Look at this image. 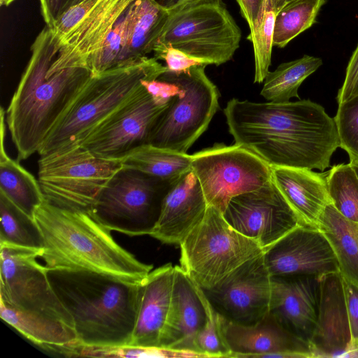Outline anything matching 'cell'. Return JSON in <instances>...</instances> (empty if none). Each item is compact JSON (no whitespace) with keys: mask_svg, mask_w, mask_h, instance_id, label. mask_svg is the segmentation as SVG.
Wrapping results in <instances>:
<instances>
[{"mask_svg":"<svg viewBox=\"0 0 358 358\" xmlns=\"http://www.w3.org/2000/svg\"><path fill=\"white\" fill-rule=\"evenodd\" d=\"M224 114L235 143L271 166L324 171L340 147L334 118L309 99L258 103L233 98Z\"/></svg>","mask_w":358,"mask_h":358,"instance_id":"obj_1","label":"cell"},{"mask_svg":"<svg viewBox=\"0 0 358 358\" xmlns=\"http://www.w3.org/2000/svg\"><path fill=\"white\" fill-rule=\"evenodd\" d=\"M34 218L43 238L39 258L48 270L92 271L134 282L152 270L120 246L92 210L63 208L45 199Z\"/></svg>","mask_w":358,"mask_h":358,"instance_id":"obj_2","label":"cell"},{"mask_svg":"<svg viewBox=\"0 0 358 358\" xmlns=\"http://www.w3.org/2000/svg\"><path fill=\"white\" fill-rule=\"evenodd\" d=\"M31 51L29 62L6 111L18 161L38 152L53 124L92 75L86 68L70 67L47 76L59 51L48 26L38 34Z\"/></svg>","mask_w":358,"mask_h":358,"instance_id":"obj_3","label":"cell"},{"mask_svg":"<svg viewBox=\"0 0 358 358\" xmlns=\"http://www.w3.org/2000/svg\"><path fill=\"white\" fill-rule=\"evenodd\" d=\"M47 275L73 317L78 345H130L140 282L87 270L49 269Z\"/></svg>","mask_w":358,"mask_h":358,"instance_id":"obj_4","label":"cell"},{"mask_svg":"<svg viewBox=\"0 0 358 358\" xmlns=\"http://www.w3.org/2000/svg\"><path fill=\"white\" fill-rule=\"evenodd\" d=\"M167 71L155 57H145L91 75L53 124L37 153L81 143L143 87L142 80L157 79Z\"/></svg>","mask_w":358,"mask_h":358,"instance_id":"obj_5","label":"cell"},{"mask_svg":"<svg viewBox=\"0 0 358 358\" xmlns=\"http://www.w3.org/2000/svg\"><path fill=\"white\" fill-rule=\"evenodd\" d=\"M39 156L38 180L45 199L70 209L93 210L102 192L124 169L121 157L97 156L81 143Z\"/></svg>","mask_w":358,"mask_h":358,"instance_id":"obj_6","label":"cell"},{"mask_svg":"<svg viewBox=\"0 0 358 358\" xmlns=\"http://www.w3.org/2000/svg\"><path fill=\"white\" fill-rule=\"evenodd\" d=\"M179 245V266L204 290L265 252L254 240L234 229L223 213L211 206Z\"/></svg>","mask_w":358,"mask_h":358,"instance_id":"obj_7","label":"cell"},{"mask_svg":"<svg viewBox=\"0 0 358 358\" xmlns=\"http://www.w3.org/2000/svg\"><path fill=\"white\" fill-rule=\"evenodd\" d=\"M206 66H195L159 78L176 83L180 92L170 101L156 121L148 143L187 153L206 131L219 107V92L205 72Z\"/></svg>","mask_w":358,"mask_h":358,"instance_id":"obj_8","label":"cell"},{"mask_svg":"<svg viewBox=\"0 0 358 358\" xmlns=\"http://www.w3.org/2000/svg\"><path fill=\"white\" fill-rule=\"evenodd\" d=\"M241 39V29L222 1H213L170 13L156 45L219 66L232 59Z\"/></svg>","mask_w":358,"mask_h":358,"instance_id":"obj_9","label":"cell"},{"mask_svg":"<svg viewBox=\"0 0 358 358\" xmlns=\"http://www.w3.org/2000/svg\"><path fill=\"white\" fill-rule=\"evenodd\" d=\"M176 179L162 180L123 169L102 192L92 210L111 231L130 236L150 235L164 198Z\"/></svg>","mask_w":358,"mask_h":358,"instance_id":"obj_10","label":"cell"},{"mask_svg":"<svg viewBox=\"0 0 358 358\" xmlns=\"http://www.w3.org/2000/svg\"><path fill=\"white\" fill-rule=\"evenodd\" d=\"M191 169L208 206L224 213L230 200L255 190L272 179L271 166L250 149L217 143L192 155Z\"/></svg>","mask_w":358,"mask_h":358,"instance_id":"obj_11","label":"cell"},{"mask_svg":"<svg viewBox=\"0 0 358 358\" xmlns=\"http://www.w3.org/2000/svg\"><path fill=\"white\" fill-rule=\"evenodd\" d=\"M42 251L0 243V301L75 329L73 317L50 283L47 268L37 261Z\"/></svg>","mask_w":358,"mask_h":358,"instance_id":"obj_12","label":"cell"},{"mask_svg":"<svg viewBox=\"0 0 358 358\" xmlns=\"http://www.w3.org/2000/svg\"><path fill=\"white\" fill-rule=\"evenodd\" d=\"M223 215L234 229L254 240L264 251L304 225L272 179L255 190L233 197Z\"/></svg>","mask_w":358,"mask_h":358,"instance_id":"obj_13","label":"cell"},{"mask_svg":"<svg viewBox=\"0 0 358 358\" xmlns=\"http://www.w3.org/2000/svg\"><path fill=\"white\" fill-rule=\"evenodd\" d=\"M272 282L262 254L203 291L214 308L227 320L252 325L270 312Z\"/></svg>","mask_w":358,"mask_h":358,"instance_id":"obj_14","label":"cell"},{"mask_svg":"<svg viewBox=\"0 0 358 358\" xmlns=\"http://www.w3.org/2000/svg\"><path fill=\"white\" fill-rule=\"evenodd\" d=\"M169 103L156 104L143 87L81 144L97 156L120 157L148 143L156 121Z\"/></svg>","mask_w":358,"mask_h":358,"instance_id":"obj_15","label":"cell"},{"mask_svg":"<svg viewBox=\"0 0 358 358\" xmlns=\"http://www.w3.org/2000/svg\"><path fill=\"white\" fill-rule=\"evenodd\" d=\"M264 257L272 277L308 275L320 278L340 272L326 236L319 229L306 225L289 231L266 250Z\"/></svg>","mask_w":358,"mask_h":358,"instance_id":"obj_16","label":"cell"},{"mask_svg":"<svg viewBox=\"0 0 358 358\" xmlns=\"http://www.w3.org/2000/svg\"><path fill=\"white\" fill-rule=\"evenodd\" d=\"M314 358H358L352 341L343 278L340 272L320 279L316 324L309 341Z\"/></svg>","mask_w":358,"mask_h":358,"instance_id":"obj_17","label":"cell"},{"mask_svg":"<svg viewBox=\"0 0 358 358\" xmlns=\"http://www.w3.org/2000/svg\"><path fill=\"white\" fill-rule=\"evenodd\" d=\"M222 329L231 357L314 358L309 341L287 329L270 312L252 325L222 315Z\"/></svg>","mask_w":358,"mask_h":358,"instance_id":"obj_18","label":"cell"},{"mask_svg":"<svg viewBox=\"0 0 358 358\" xmlns=\"http://www.w3.org/2000/svg\"><path fill=\"white\" fill-rule=\"evenodd\" d=\"M176 266L168 263L149 274L139 283L136 321L130 345L162 348L169 318Z\"/></svg>","mask_w":358,"mask_h":358,"instance_id":"obj_19","label":"cell"},{"mask_svg":"<svg viewBox=\"0 0 358 358\" xmlns=\"http://www.w3.org/2000/svg\"><path fill=\"white\" fill-rule=\"evenodd\" d=\"M207 207L199 181L191 169L171 185L149 236L163 243L179 245L202 220Z\"/></svg>","mask_w":358,"mask_h":358,"instance_id":"obj_20","label":"cell"},{"mask_svg":"<svg viewBox=\"0 0 358 358\" xmlns=\"http://www.w3.org/2000/svg\"><path fill=\"white\" fill-rule=\"evenodd\" d=\"M320 278L273 277L270 313L287 329L308 341L317 322Z\"/></svg>","mask_w":358,"mask_h":358,"instance_id":"obj_21","label":"cell"},{"mask_svg":"<svg viewBox=\"0 0 358 358\" xmlns=\"http://www.w3.org/2000/svg\"><path fill=\"white\" fill-rule=\"evenodd\" d=\"M206 319L200 287L176 265L171 309L162 348L199 353L196 350V338Z\"/></svg>","mask_w":358,"mask_h":358,"instance_id":"obj_22","label":"cell"},{"mask_svg":"<svg viewBox=\"0 0 358 358\" xmlns=\"http://www.w3.org/2000/svg\"><path fill=\"white\" fill-rule=\"evenodd\" d=\"M271 166L272 180L304 225L318 229L320 218L332 203L327 172L316 173L310 169Z\"/></svg>","mask_w":358,"mask_h":358,"instance_id":"obj_23","label":"cell"},{"mask_svg":"<svg viewBox=\"0 0 358 358\" xmlns=\"http://www.w3.org/2000/svg\"><path fill=\"white\" fill-rule=\"evenodd\" d=\"M130 11L119 66L153 52L170 15L157 0H136L130 6Z\"/></svg>","mask_w":358,"mask_h":358,"instance_id":"obj_24","label":"cell"},{"mask_svg":"<svg viewBox=\"0 0 358 358\" xmlns=\"http://www.w3.org/2000/svg\"><path fill=\"white\" fill-rule=\"evenodd\" d=\"M0 317L34 344L64 355L78 344L75 329L45 316L21 311L0 301Z\"/></svg>","mask_w":358,"mask_h":358,"instance_id":"obj_25","label":"cell"},{"mask_svg":"<svg viewBox=\"0 0 358 358\" xmlns=\"http://www.w3.org/2000/svg\"><path fill=\"white\" fill-rule=\"evenodd\" d=\"M318 229L330 243L342 276L358 287V222L343 217L330 203L320 218Z\"/></svg>","mask_w":358,"mask_h":358,"instance_id":"obj_26","label":"cell"},{"mask_svg":"<svg viewBox=\"0 0 358 358\" xmlns=\"http://www.w3.org/2000/svg\"><path fill=\"white\" fill-rule=\"evenodd\" d=\"M6 126H1L0 192L22 210L34 217L36 209L45 200L38 180L18 160L9 157L5 148Z\"/></svg>","mask_w":358,"mask_h":358,"instance_id":"obj_27","label":"cell"},{"mask_svg":"<svg viewBox=\"0 0 358 358\" xmlns=\"http://www.w3.org/2000/svg\"><path fill=\"white\" fill-rule=\"evenodd\" d=\"M120 157L124 169L162 180H175L191 169L192 155L150 143L139 145Z\"/></svg>","mask_w":358,"mask_h":358,"instance_id":"obj_28","label":"cell"},{"mask_svg":"<svg viewBox=\"0 0 358 358\" xmlns=\"http://www.w3.org/2000/svg\"><path fill=\"white\" fill-rule=\"evenodd\" d=\"M322 64L320 58L309 55L282 63L268 73L260 94L272 102H287L292 97L299 98L300 85Z\"/></svg>","mask_w":358,"mask_h":358,"instance_id":"obj_29","label":"cell"},{"mask_svg":"<svg viewBox=\"0 0 358 358\" xmlns=\"http://www.w3.org/2000/svg\"><path fill=\"white\" fill-rule=\"evenodd\" d=\"M0 243L43 249V238L34 218L0 192Z\"/></svg>","mask_w":358,"mask_h":358,"instance_id":"obj_30","label":"cell"},{"mask_svg":"<svg viewBox=\"0 0 358 358\" xmlns=\"http://www.w3.org/2000/svg\"><path fill=\"white\" fill-rule=\"evenodd\" d=\"M325 0H291L276 13L273 46L282 48L315 22Z\"/></svg>","mask_w":358,"mask_h":358,"instance_id":"obj_31","label":"cell"},{"mask_svg":"<svg viewBox=\"0 0 358 358\" xmlns=\"http://www.w3.org/2000/svg\"><path fill=\"white\" fill-rule=\"evenodd\" d=\"M326 178L332 205L343 217L358 222V178L351 164L334 166Z\"/></svg>","mask_w":358,"mask_h":358,"instance_id":"obj_32","label":"cell"},{"mask_svg":"<svg viewBox=\"0 0 358 358\" xmlns=\"http://www.w3.org/2000/svg\"><path fill=\"white\" fill-rule=\"evenodd\" d=\"M276 13L271 0H265L262 15L247 39L252 44L255 59L254 83H262L269 72L273 46Z\"/></svg>","mask_w":358,"mask_h":358,"instance_id":"obj_33","label":"cell"},{"mask_svg":"<svg viewBox=\"0 0 358 358\" xmlns=\"http://www.w3.org/2000/svg\"><path fill=\"white\" fill-rule=\"evenodd\" d=\"M200 294L206 308V322L196 338V350L206 357H231L222 329V315L214 308L203 289Z\"/></svg>","mask_w":358,"mask_h":358,"instance_id":"obj_34","label":"cell"},{"mask_svg":"<svg viewBox=\"0 0 358 358\" xmlns=\"http://www.w3.org/2000/svg\"><path fill=\"white\" fill-rule=\"evenodd\" d=\"M66 357H195L194 352L164 348H146L131 345L84 346L76 345Z\"/></svg>","mask_w":358,"mask_h":358,"instance_id":"obj_35","label":"cell"},{"mask_svg":"<svg viewBox=\"0 0 358 358\" xmlns=\"http://www.w3.org/2000/svg\"><path fill=\"white\" fill-rule=\"evenodd\" d=\"M130 6L118 19L98 50L90 59L87 68L92 75L119 66L130 17Z\"/></svg>","mask_w":358,"mask_h":358,"instance_id":"obj_36","label":"cell"},{"mask_svg":"<svg viewBox=\"0 0 358 358\" xmlns=\"http://www.w3.org/2000/svg\"><path fill=\"white\" fill-rule=\"evenodd\" d=\"M334 118L340 147L348 154L350 162H358V94L339 103Z\"/></svg>","mask_w":358,"mask_h":358,"instance_id":"obj_37","label":"cell"},{"mask_svg":"<svg viewBox=\"0 0 358 358\" xmlns=\"http://www.w3.org/2000/svg\"><path fill=\"white\" fill-rule=\"evenodd\" d=\"M154 57L164 60L168 71L180 73L195 66L211 64L208 61L191 56L171 45H156L153 50Z\"/></svg>","mask_w":358,"mask_h":358,"instance_id":"obj_38","label":"cell"},{"mask_svg":"<svg viewBox=\"0 0 358 358\" xmlns=\"http://www.w3.org/2000/svg\"><path fill=\"white\" fill-rule=\"evenodd\" d=\"M97 1L85 0L69 7L59 17L50 29L53 36L57 40L58 46L59 41L83 20Z\"/></svg>","mask_w":358,"mask_h":358,"instance_id":"obj_39","label":"cell"},{"mask_svg":"<svg viewBox=\"0 0 358 358\" xmlns=\"http://www.w3.org/2000/svg\"><path fill=\"white\" fill-rule=\"evenodd\" d=\"M142 85L155 103L159 106L168 104L180 90L176 83L160 78L142 80Z\"/></svg>","mask_w":358,"mask_h":358,"instance_id":"obj_40","label":"cell"},{"mask_svg":"<svg viewBox=\"0 0 358 358\" xmlns=\"http://www.w3.org/2000/svg\"><path fill=\"white\" fill-rule=\"evenodd\" d=\"M358 94V45L352 53L346 69L342 87L338 90L336 99L341 103Z\"/></svg>","mask_w":358,"mask_h":358,"instance_id":"obj_41","label":"cell"},{"mask_svg":"<svg viewBox=\"0 0 358 358\" xmlns=\"http://www.w3.org/2000/svg\"><path fill=\"white\" fill-rule=\"evenodd\" d=\"M343 284L352 341L354 346L358 348V287L348 281L344 278Z\"/></svg>","mask_w":358,"mask_h":358,"instance_id":"obj_42","label":"cell"},{"mask_svg":"<svg viewBox=\"0 0 358 358\" xmlns=\"http://www.w3.org/2000/svg\"><path fill=\"white\" fill-rule=\"evenodd\" d=\"M242 17L245 20L250 31L254 30L264 10L265 0H236Z\"/></svg>","mask_w":358,"mask_h":358,"instance_id":"obj_43","label":"cell"},{"mask_svg":"<svg viewBox=\"0 0 358 358\" xmlns=\"http://www.w3.org/2000/svg\"><path fill=\"white\" fill-rule=\"evenodd\" d=\"M46 26L52 29L55 21L66 10L69 0H39Z\"/></svg>","mask_w":358,"mask_h":358,"instance_id":"obj_44","label":"cell"},{"mask_svg":"<svg viewBox=\"0 0 358 358\" xmlns=\"http://www.w3.org/2000/svg\"><path fill=\"white\" fill-rule=\"evenodd\" d=\"M213 1L222 0H159L158 2L169 13H172L185 7Z\"/></svg>","mask_w":358,"mask_h":358,"instance_id":"obj_45","label":"cell"},{"mask_svg":"<svg viewBox=\"0 0 358 358\" xmlns=\"http://www.w3.org/2000/svg\"><path fill=\"white\" fill-rule=\"evenodd\" d=\"M273 8L275 13H277L286 3L287 0H271Z\"/></svg>","mask_w":358,"mask_h":358,"instance_id":"obj_46","label":"cell"},{"mask_svg":"<svg viewBox=\"0 0 358 358\" xmlns=\"http://www.w3.org/2000/svg\"><path fill=\"white\" fill-rule=\"evenodd\" d=\"M83 1H85V0H69L67 6H66V9L69 8V7L76 5Z\"/></svg>","mask_w":358,"mask_h":358,"instance_id":"obj_47","label":"cell"},{"mask_svg":"<svg viewBox=\"0 0 358 358\" xmlns=\"http://www.w3.org/2000/svg\"><path fill=\"white\" fill-rule=\"evenodd\" d=\"M15 1L16 0H0V3L1 6H8Z\"/></svg>","mask_w":358,"mask_h":358,"instance_id":"obj_48","label":"cell"},{"mask_svg":"<svg viewBox=\"0 0 358 358\" xmlns=\"http://www.w3.org/2000/svg\"><path fill=\"white\" fill-rule=\"evenodd\" d=\"M351 164V166L352 169H354L357 178H358V162H350Z\"/></svg>","mask_w":358,"mask_h":358,"instance_id":"obj_49","label":"cell"},{"mask_svg":"<svg viewBox=\"0 0 358 358\" xmlns=\"http://www.w3.org/2000/svg\"><path fill=\"white\" fill-rule=\"evenodd\" d=\"M291 1V0H287V1ZM287 1H286V2H287Z\"/></svg>","mask_w":358,"mask_h":358,"instance_id":"obj_50","label":"cell"}]
</instances>
